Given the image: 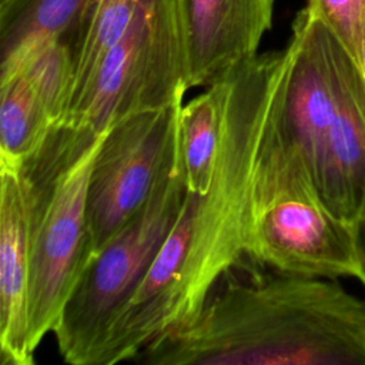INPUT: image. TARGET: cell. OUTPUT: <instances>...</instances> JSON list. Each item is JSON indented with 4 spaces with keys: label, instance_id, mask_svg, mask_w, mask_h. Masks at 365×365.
Masks as SVG:
<instances>
[{
    "label": "cell",
    "instance_id": "6da1fadb",
    "mask_svg": "<svg viewBox=\"0 0 365 365\" xmlns=\"http://www.w3.org/2000/svg\"><path fill=\"white\" fill-rule=\"evenodd\" d=\"M133 362L365 365V299L332 278L235 268Z\"/></svg>",
    "mask_w": 365,
    "mask_h": 365
},
{
    "label": "cell",
    "instance_id": "7a4b0ae2",
    "mask_svg": "<svg viewBox=\"0 0 365 365\" xmlns=\"http://www.w3.org/2000/svg\"><path fill=\"white\" fill-rule=\"evenodd\" d=\"M284 57V50L258 53L220 78L222 117L214 174L208 191L197 197L188 252L163 332L190 319L224 274L245 265L257 175L282 87Z\"/></svg>",
    "mask_w": 365,
    "mask_h": 365
},
{
    "label": "cell",
    "instance_id": "3957f363",
    "mask_svg": "<svg viewBox=\"0 0 365 365\" xmlns=\"http://www.w3.org/2000/svg\"><path fill=\"white\" fill-rule=\"evenodd\" d=\"M322 278H356L354 225L336 217L321 197L274 111L264 140L252 204L245 265Z\"/></svg>",
    "mask_w": 365,
    "mask_h": 365
},
{
    "label": "cell",
    "instance_id": "277c9868",
    "mask_svg": "<svg viewBox=\"0 0 365 365\" xmlns=\"http://www.w3.org/2000/svg\"><path fill=\"white\" fill-rule=\"evenodd\" d=\"M187 197L180 130L143 207L86 265L53 335L60 356L90 365L111 318L123 308L173 230Z\"/></svg>",
    "mask_w": 365,
    "mask_h": 365
},
{
    "label": "cell",
    "instance_id": "5b68a950",
    "mask_svg": "<svg viewBox=\"0 0 365 365\" xmlns=\"http://www.w3.org/2000/svg\"><path fill=\"white\" fill-rule=\"evenodd\" d=\"M190 88L188 58L173 0H143L81 100L58 124L97 138L118 120L167 107Z\"/></svg>",
    "mask_w": 365,
    "mask_h": 365
},
{
    "label": "cell",
    "instance_id": "8992f818",
    "mask_svg": "<svg viewBox=\"0 0 365 365\" xmlns=\"http://www.w3.org/2000/svg\"><path fill=\"white\" fill-rule=\"evenodd\" d=\"M103 135L47 191L31 192L29 346L33 354L53 332L88 261L87 187Z\"/></svg>",
    "mask_w": 365,
    "mask_h": 365
},
{
    "label": "cell",
    "instance_id": "52a82bcc",
    "mask_svg": "<svg viewBox=\"0 0 365 365\" xmlns=\"http://www.w3.org/2000/svg\"><path fill=\"white\" fill-rule=\"evenodd\" d=\"M182 103L131 114L104 131L87 187V264L148 198L174 144Z\"/></svg>",
    "mask_w": 365,
    "mask_h": 365
},
{
    "label": "cell",
    "instance_id": "ba28073f",
    "mask_svg": "<svg viewBox=\"0 0 365 365\" xmlns=\"http://www.w3.org/2000/svg\"><path fill=\"white\" fill-rule=\"evenodd\" d=\"M188 58L190 86L208 87L258 54L274 0H173Z\"/></svg>",
    "mask_w": 365,
    "mask_h": 365
},
{
    "label": "cell",
    "instance_id": "9c48e42d",
    "mask_svg": "<svg viewBox=\"0 0 365 365\" xmlns=\"http://www.w3.org/2000/svg\"><path fill=\"white\" fill-rule=\"evenodd\" d=\"M195 204L197 195L187 192L173 230L127 302L108 322L90 365L133 362L163 332L170 298L188 252Z\"/></svg>",
    "mask_w": 365,
    "mask_h": 365
},
{
    "label": "cell",
    "instance_id": "30bf717a",
    "mask_svg": "<svg viewBox=\"0 0 365 365\" xmlns=\"http://www.w3.org/2000/svg\"><path fill=\"white\" fill-rule=\"evenodd\" d=\"M33 197L20 165L0 161V361L31 365L29 346Z\"/></svg>",
    "mask_w": 365,
    "mask_h": 365
},
{
    "label": "cell",
    "instance_id": "8fae6325",
    "mask_svg": "<svg viewBox=\"0 0 365 365\" xmlns=\"http://www.w3.org/2000/svg\"><path fill=\"white\" fill-rule=\"evenodd\" d=\"M318 191L341 220L354 225L365 217V74L352 57L342 71Z\"/></svg>",
    "mask_w": 365,
    "mask_h": 365
},
{
    "label": "cell",
    "instance_id": "7c38bea8",
    "mask_svg": "<svg viewBox=\"0 0 365 365\" xmlns=\"http://www.w3.org/2000/svg\"><path fill=\"white\" fill-rule=\"evenodd\" d=\"M88 1L0 0L1 64L48 40H63L68 44Z\"/></svg>",
    "mask_w": 365,
    "mask_h": 365
},
{
    "label": "cell",
    "instance_id": "4fadbf2b",
    "mask_svg": "<svg viewBox=\"0 0 365 365\" xmlns=\"http://www.w3.org/2000/svg\"><path fill=\"white\" fill-rule=\"evenodd\" d=\"M56 125L44 100L21 70L0 73V161L21 165Z\"/></svg>",
    "mask_w": 365,
    "mask_h": 365
},
{
    "label": "cell",
    "instance_id": "5bb4252c",
    "mask_svg": "<svg viewBox=\"0 0 365 365\" xmlns=\"http://www.w3.org/2000/svg\"><path fill=\"white\" fill-rule=\"evenodd\" d=\"M221 80L205 87L187 103L178 115L180 148L187 192L202 197L211 184L221 134Z\"/></svg>",
    "mask_w": 365,
    "mask_h": 365
},
{
    "label": "cell",
    "instance_id": "9a60e30c",
    "mask_svg": "<svg viewBox=\"0 0 365 365\" xmlns=\"http://www.w3.org/2000/svg\"><path fill=\"white\" fill-rule=\"evenodd\" d=\"M141 3L143 0L88 1V6L68 43L73 54L74 80L67 114L87 91L100 63L127 30Z\"/></svg>",
    "mask_w": 365,
    "mask_h": 365
},
{
    "label": "cell",
    "instance_id": "2e32d148",
    "mask_svg": "<svg viewBox=\"0 0 365 365\" xmlns=\"http://www.w3.org/2000/svg\"><path fill=\"white\" fill-rule=\"evenodd\" d=\"M305 10L321 20L361 66L365 0H308Z\"/></svg>",
    "mask_w": 365,
    "mask_h": 365
},
{
    "label": "cell",
    "instance_id": "e0dca14e",
    "mask_svg": "<svg viewBox=\"0 0 365 365\" xmlns=\"http://www.w3.org/2000/svg\"><path fill=\"white\" fill-rule=\"evenodd\" d=\"M355 234V247H356V258H358V275L359 279L365 285V217L354 224Z\"/></svg>",
    "mask_w": 365,
    "mask_h": 365
},
{
    "label": "cell",
    "instance_id": "ac0fdd59",
    "mask_svg": "<svg viewBox=\"0 0 365 365\" xmlns=\"http://www.w3.org/2000/svg\"><path fill=\"white\" fill-rule=\"evenodd\" d=\"M361 68L365 74V24H364V34H362V53H361Z\"/></svg>",
    "mask_w": 365,
    "mask_h": 365
}]
</instances>
